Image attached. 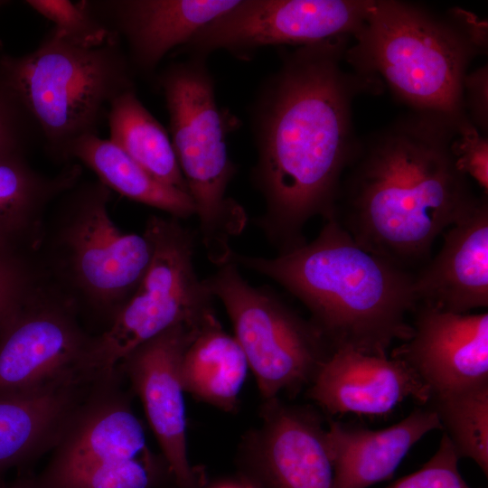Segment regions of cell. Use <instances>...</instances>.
Listing matches in <instances>:
<instances>
[{
    "mask_svg": "<svg viewBox=\"0 0 488 488\" xmlns=\"http://www.w3.org/2000/svg\"><path fill=\"white\" fill-rule=\"evenodd\" d=\"M348 38L284 50L251 106L258 151L251 180L265 201L256 223L278 254L306 243L311 219H333L358 144L352 102L376 81L343 69Z\"/></svg>",
    "mask_w": 488,
    "mask_h": 488,
    "instance_id": "6da1fadb",
    "label": "cell"
},
{
    "mask_svg": "<svg viewBox=\"0 0 488 488\" xmlns=\"http://www.w3.org/2000/svg\"><path fill=\"white\" fill-rule=\"evenodd\" d=\"M463 119L417 111L358 141L333 219L361 248L413 272L475 205L451 148Z\"/></svg>",
    "mask_w": 488,
    "mask_h": 488,
    "instance_id": "7a4b0ae2",
    "label": "cell"
},
{
    "mask_svg": "<svg viewBox=\"0 0 488 488\" xmlns=\"http://www.w3.org/2000/svg\"><path fill=\"white\" fill-rule=\"evenodd\" d=\"M230 261L271 278L309 311L333 351L387 355L412 333L414 273L361 248L334 220L311 242L274 258L239 254Z\"/></svg>",
    "mask_w": 488,
    "mask_h": 488,
    "instance_id": "3957f363",
    "label": "cell"
},
{
    "mask_svg": "<svg viewBox=\"0 0 488 488\" xmlns=\"http://www.w3.org/2000/svg\"><path fill=\"white\" fill-rule=\"evenodd\" d=\"M451 14L444 18L415 4L371 0L344 60L361 77L380 76L416 111L462 119L466 68L486 47V24L463 10Z\"/></svg>",
    "mask_w": 488,
    "mask_h": 488,
    "instance_id": "277c9868",
    "label": "cell"
},
{
    "mask_svg": "<svg viewBox=\"0 0 488 488\" xmlns=\"http://www.w3.org/2000/svg\"><path fill=\"white\" fill-rule=\"evenodd\" d=\"M111 191L79 181L51 206L36 258L43 280L69 302L98 335L111 324L144 277L153 253L143 234L112 220Z\"/></svg>",
    "mask_w": 488,
    "mask_h": 488,
    "instance_id": "5b68a950",
    "label": "cell"
},
{
    "mask_svg": "<svg viewBox=\"0 0 488 488\" xmlns=\"http://www.w3.org/2000/svg\"><path fill=\"white\" fill-rule=\"evenodd\" d=\"M10 79L34 119L46 154L68 164L74 144L98 135L111 103L136 90L135 73L115 34L85 48L52 28L39 45L21 56L6 54Z\"/></svg>",
    "mask_w": 488,
    "mask_h": 488,
    "instance_id": "8992f818",
    "label": "cell"
},
{
    "mask_svg": "<svg viewBox=\"0 0 488 488\" xmlns=\"http://www.w3.org/2000/svg\"><path fill=\"white\" fill-rule=\"evenodd\" d=\"M169 116L171 141L198 218L208 259L230 260L232 238L248 222L245 209L227 196L237 168L226 146V123L219 108L206 59L174 62L157 77Z\"/></svg>",
    "mask_w": 488,
    "mask_h": 488,
    "instance_id": "52a82bcc",
    "label": "cell"
},
{
    "mask_svg": "<svg viewBox=\"0 0 488 488\" xmlns=\"http://www.w3.org/2000/svg\"><path fill=\"white\" fill-rule=\"evenodd\" d=\"M180 221L156 215L146 221L144 233L153 248L149 267L108 328L93 336L82 368L86 377L110 376L138 345L175 325L217 316L214 297L195 271V236Z\"/></svg>",
    "mask_w": 488,
    "mask_h": 488,
    "instance_id": "ba28073f",
    "label": "cell"
},
{
    "mask_svg": "<svg viewBox=\"0 0 488 488\" xmlns=\"http://www.w3.org/2000/svg\"><path fill=\"white\" fill-rule=\"evenodd\" d=\"M204 280L225 307L263 400L307 388L333 352L311 320L272 289L249 285L230 261Z\"/></svg>",
    "mask_w": 488,
    "mask_h": 488,
    "instance_id": "9c48e42d",
    "label": "cell"
},
{
    "mask_svg": "<svg viewBox=\"0 0 488 488\" xmlns=\"http://www.w3.org/2000/svg\"><path fill=\"white\" fill-rule=\"evenodd\" d=\"M93 336L42 277L0 333V398L87 379L82 367Z\"/></svg>",
    "mask_w": 488,
    "mask_h": 488,
    "instance_id": "30bf717a",
    "label": "cell"
},
{
    "mask_svg": "<svg viewBox=\"0 0 488 488\" xmlns=\"http://www.w3.org/2000/svg\"><path fill=\"white\" fill-rule=\"evenodd\" d=\"M371 0H239L181 47L189 58L225 51L249 61L261 48L296 47L350 37L362 25Z\"/></svg>",
    "mask_w": 488,
    "mask_h": 488,
    "instance_id": "8fae6325",
    "label": "cell"
},
{
    "mask_svg": "<svg viewBox=\"0 0 488 488\" xmlns=\"http://www.w3.org/2000/svg\"><path fill=\"white\" fill-rule=\"evenodd\" d=\"M117 370L96 380L77 408L52 455L37 474H22L11 488H60L73 477L104 463L145 455V429L132 408V390Z\"/></svg>",
    "mask_w": 488,
    "mask_h": 488,
    "instance_id": "7c38bea8",
    "label": "cell"
},
{
    "mask_svg": "<svg viewBox=\"0 0 488 488\" xmlns=\"http://www.w3.org/2000/svg\"><path fill=\"white\" fill-rule=\"evenodd\" d=\"M259 416L238 448L240 479L251 488H334L326 427L316 411L274 398L264 400Z\"/></svg>",
    "mask_w": 488,
    "mask_h": 488,
    "instance_id": "4fadbf2b",
    "label": "cell"
},
{
    "mask_svg": "<svg viewBox=\"0 0 488 488\" xmlns=\"http://www.w3.org/2000/svg\"><path fill=\"white\" fill-rule=\"evenodd\" d=\"M208 321L166 330L131 351L117 367L141 400L161 455L180 488H198L206 478L188 456L180 367L188 345Z\"/></svg>",
    "mask_w": 488,
    "mask_h": 488,
    "instance_id": "5bb4252c",
    "label": "cell"
},
{
    "mask_svg": "<svg viewBox=\"0 0 488 488\" xmlns=\"http://www.w3.org/2000/svg\"><path fill=\"white\" fill-rule=\"evenodd\" d=\"M412 333L391 356L405 361L430 392L488 383V314H455L418 303Z\"/></svg>",
    "mask_w": 488,
    "mask_h": 488,
    "instance_id": "9a60e30c",
    "label": "cell"
},
{
    "mask_svg": "<svg viewBox=\"0 0 488 488\" xmlns=\"http://www.w3.org/2000/svg\"><path fill=\"white\" fill-rule=\"evenodd\" d=\"M85 7L127 43L135 74L153 76L166 54L239 0H84Z\"/></svg>",
    "mask_w": 488,
    "mask_h": 488,
    "instance_id": "2e32d148",
    "label": "cell"
},
{
    "mask_svg": "<svg viewBox=\"0 0 488 488\" xmlns=\"http://www.w3.org/2000/svg\"><path fill=\"white\" fill-rule=\"evenodd\" d=\"M306 394L331 415L379 416L407 399L426 405L430 392L402 360L338 348L322 363Z\"/></svg>",
    "mask_w": 488,
    "mask_h": 488,
    "instance_id": "e0dca14e",
    "label": "cell"
},
{
    "mask_svg": "<svg viewBox=\"0 0 488 488\" xmlns=\"http://www.w3.org/2000/svg\"><path fill=\"white\" fill-rule=\"evenodd\" d=\"M418 303L467 314L488 306V200L475 205L445 234L439 252L414 273Z\"/></svg>",
    "mask_w": 488,
    "mask_h": 488,
    "instance_id": "ac0fdd59",
    "label": "cell"
},
{
    "mask_svg": "<svg viewBox=\"0 0 488 488\" xmlns=\"http://www.w3.org/2000/svg\"><path fill=\"white\" fill-rule=\"evenodd\" d=\"M436 429L442 427L427 405L377 430L329 419L326 436L334 465V488H368L390 478L412 446Z\"/></svg>",
    "mask_w": 488,
    "mask_h": 488,
    "instance_id": "d6986e66",
    "label": "cell"
},
{
    "mask_svg": "<svg viewBox=\"0 0 488 488\" xmlns=\"http://www.w3.org/2000/svg\"><path fill=\"white\" fill-rule=\"evenodd\" d=\"M93 383L79 379L0 398V474L52 451Z\"/></svg>",
    "mask_w": 488,
    "mask_h": 488,
    "instance_id": "ffe728a7",
    "label": "cell"
},
{
    "mask_svg": "<svg viewBox=\"0 0 488 488\" xmlns=\"http://www.w3.org/2000/svg\"><path fill=\"white\" fill-rule=\"evenodd\" d=\"M81 174L79 164L46 174L25 156L0 157V247L36 253L51 206Z\"/></svg>",
    "mask_w": 488,
    "mask_h": 488,
    "instance_id": "44dd1931",
    "label": "cell"
},
{
    "mask_svg": "<svg viewBox=\"0 0 488 488\" xmlns=\"http://www.w3.org/2000/svg\"><path fill=\"white\" fill-rule=\"evenodd\" d=\"M248 369L239 343L216 316L202 326L188 345L180 371L184 392L222 411L235 412Z\"/></svg>",
    "mask_w": 488,
    "mask_h": 488,
    "instance_id": "7402d4cb",
    "label": "cell"
},
{
    "mask_svg": "<svg viewBox=\"0 0 488 488\" xmlns=\"http://www.w3.org/2000/svg\"><path fill=\"white\" fill-rule=\"evenodd\" d=\"M73 159L95 173L98 181L111 192L178 220L194 215L189 194L156 180L109 139L99 135L80 138L70 153V162Z\"/></svg>",
    "mask_w": 488,
    "mask_h": 488,
    "instance_id": "603a6c76",
    "label": "cell"
},
{
    "mask_svg": "<svg viewBox=\"0 0 488 488\" xmlns=\"http://www.w3.org/2000/svg\"><path fill=\"white\" fill-rule=\"evenodd\" d=\"M113 143L159 182L188 193L172 141L136 90L117 97L107 117Z\"/></svg>",
    "mask_w": 488,
    "mask_h": 488,
    "instance_id": "cb8c5ba5",
    "label": "cell"
},
{
    "mask_svg": "<svg viewBox=\"0 0 488 488\" xmlns=\"http://www.w3.org/2000/svg\"><path fill=\"white\" fill-rule=\"evenodd\" d=\"M442 430L459 458L473 460L488 476V383L430 397Z\"/></svg>",
    "mask_w": 488,
    "mask_h": 488,
    "instance_id": "d4e9b609",
    "label": "cell"
},
{
    "mask_svg": "<svg viewBox=\"0 0 488 488\" xmlns=\"http://www.w3.org/2000/svg\"><path fill=\"white\" fill-rule=\"evenodd\" d=\"M174 479L165 460L152 452L117 459L73 477L60 488H156Z\"/></svg>",
    "mask_w": 488,
    "mask_h": 488,
    "instance_id": "484cf974",
    "label": "cell"
},
{
    "mask_svg": "<svg viewBox=\"0 0 488 488\" xmlns=\"http://www.w3.org/2000/svg\"><path fill=\"white\" fill-rule=\"evenodd\" d=\"M0 42V157L25 156L42 141L39 128L14 86Z\"/></svg>",
    "mask_w": 488,
    "mask_h": 488,
    "instance_id": "4316f807",
    "label": "cell"
},
{
    "mask_svg": "<svg viewBox=\"0 0 488 488\" xmlns=\"http://www.w3.org/2000/svg\"><path fill=\"white\" fill-rule=\"evenodd\" d=\"M28 6L53 23L66 42L85 48L99 47L111 33L83 5L68 0H26Z\"/></svg>",
    "mask_w": 488,
    "mask_h": 488,
    "instance_id": "83f0119b",
    "label": "cell"
},
{
    "mask_svg": "<svg viewBox=\"0 0 488 488\" xmlns=\"http://www.w3.org/2000/svg\"><path fill=\"white\" fill-rule=\"evenodd\" d=\"M42 278L36 253L0 247V333L18 305Z\"/></svg>",
    "mask_w": 488,
    "mask_h": 488,
    "instance_id": "f1b7e54d",
    "label": "cell"
},
{
    "mask_svg": "<svg viewBox=\"0 0 488 488\" xmlns=\"http://www.w3.org/2000/svg\"><path fill=\"white\" fill-rule=\"evenodd\" d=\"M459 459L443 432L436 452L423 466L385 488H471L459 472Z\"/></svg>",
    "mask_w": 488,
    "mask_h": 488,
    "instance_id": "f546056e",
    "label": "cell"
},
{
    "mask_svg": "<svg viewBox=\"0 0 488 488\" xmlns=\"http://www.w3.org/2000/svg\"><path fill=\"white\" fill-rule=\"evenodd\" d=\"M452 153L457 169L467 178L471 177L483 191L488 193V139L480 134L472 121L465 117L457 127L452 142Z\"/></svg>",
    "mask_w": 488,
    "mask_h": 488,
    "instance_id": "4dcf8cb0",
    "label": "cell"
},
{
    "mask_svg": "<svg viewBox=\"0 0 488 488\" xmlns=\"http://www.w3.org/2000/svg\"><path fill=\"white\" fill-rule=\"evenodd\" d=\"M488 70L483 66L464 79L465 107L468 106L472 123L482 132L487 133V87Z\"/></svg>",
    "mask_w": 488,
    "mask_h": 488,
    "instance_id": "1f68e13d",
    "label": "cell"
},
{
    "mask_svg": "<svg viewBox=\"0 0 488 488\" xmlns=\"http://www.w3.org/2000/svg\"><path fill=\"white\" fill-rule=\"evenodd\" d=\"M198 488H251L237 474L233 477H224L215 480H205L201 483Z\"/></svg>",
    "mask_w": 488,
    "mask_h": 488,
    "instance_id": "d6a6232c",
    "label": "cell"
},
{
    "mask_svg": "<svg viewBox=\"0 0 488 488\" xmlns=\"http://www.w3.org/2000/svg\"><path fill=\"white\" fill-rule=\"evenodd\" d=\"M156 488H180V487L176 483L175 480L172 479V480L161 484L160 486H158Z\"/></svg>",
    "mask_w": 488,
    "mask_h": 488,
    "instance_id": "836d02e7",
    "label": "cell"
},
{
    "mask_svg": "<svg viewBox=\"0 0 488 488\" xmlns=\"http://www.w3.org/2000/svg\"><path fill=\"white\" fill-rule=\"evenodd\" d=\"M0 488H11L10 483L4 479L3 474H0Z\"/></svg>",
    "mask_w": 488,
    "mask_h": 488,
    "instance_id": "e575fe53",
    "label": "cell"
},
{
    "mask_svg": "<svg viewBox=\"0 0 488 488\" xmlns=\"http://www.w3.org/2000/svg\"><path fill=\"white\" fill-rule=\"evenodd\" d=\"M9 3V1L0 0V9Z\"/></svg>",
    "mask_w": 488,
    "mask_h": 488,
    "instance_id": "d590c367",
    "label": "cell"
}]
</instances>
